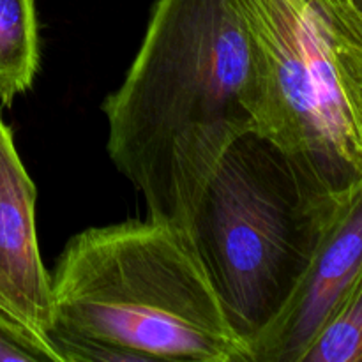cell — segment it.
Returning a JSON list of instances; mask_svg holds the SVG:
<instances>
[{"label": "cell", "instance_id": "cell-7", "mask_svg": "<svg viewBox=\"0 0 362 362\" xmlns=\"http://www.w3.org/2000/svg\"><path fill=\"white\" fill-rule=\"evenodd\" d=\"M39 67L34 0H0V103L30 88Z\"/></svg>", "mask_w": 362, "mask_h": 362}, {"label": "cell", "instance_id": "cell-4", "mask_svg": "<svg viewBox=\"0 0 362 362\" xmlns=\"http://www.w3.org/2000/svg\"><path fill=\"white\" fill-rule=\"evenodd\" d=\"M334 209L308 193L288 156L258 131L237 138L209 177L187 233L250 354L296 292Z\"/></svg>", "mask_w": 362, "mask_h": 362}, {"label": "cell", "instance_id": "cell-2", "mask_svg": "<svg viewBox=\"0 0 362 362\" xmlns=\"http://www.w3.org/2000/svg\"><path fill=\"white\" fill-rule=\"evenodd\" d=\"M62 362H251L186 230L151 219L94 226L52 276Z\"/></svg>", "mask_w": 362, "mask_h": 362}, {"label": "cell", "instance_id": "cell-1", "mask_svg": "<svg viewBox=\"0 0 362 362\" xmlns=\"http://www.w3.org/2000/svg\"><path fill=\"white\" fill-rule=\"evenodd\" d=\"M103 112L110 158L147 218L187 232L226 148L258 127L260 73L235 0H156Z\"/></svg>", "mask_w": 362, "mask_h": 362}, {"label": "cell", "instance_id": "cell-9", "mask_svg": "<svg viewBox=\"0 0 362 362\" xmlns=\"http://www.w3.org/2000/svg\"><path fill=\"white\" fill-rule=\"evenodd\" d=\"M57 362L53 354L0 313V362Z\"/></svg>", "mask_w": 362, "mask_h": 362}, {"label": "cell", "instance_id": "cell-6", "mask_svg": "<svg viewBox=\"0 0 362 362\" xmlns=\"http://www.w3.org/2000/svg\"><path fill=\"white\" fill-rule=\"evenodd\" d=\"M0 313L60 361L52 343V274L35 230V186L0 117Z\"/></svg>", "mask_w": 362, "mask_h": 362}, {"label": "cell", "instance_id": "cell-3", "mask_svg": "<svg viewBox=\"0 0 362 362\" xmlns=\"http://www.w3.org/2000/svg\"><path fill=\"white\" fill-rule=\"evenodd\" d=\"M260 73L258 133L334 209L362 182V14L352 0H235Z\"/></svg>", "mask_w": 362, "mask_h": 362}, {"label": "cell", "instance_id": "cell-8", "mask_svg": "<svg viewBox=\"0 0 362 362\" xmlns=\"http://www.w3.org/2000/svg\"><path fill=\"white\" fill-rule=\"evenodd\" d=\"M300 362H362V269Z\"/></svg>", "mask_w": 362, "mask_h": 362}, {"label": "cell", "instance_id": "cell-5", "mask_svg": "<svg viewBox=\"0 0 362 362\" xmlns=\"http://www.w3.org/2000/svg\"><path fill=\"white\" fill-rule=\"evenodd\" d=\"M361 269L362 182L325 221L288 304L251 346V362H300Z\"/></svg>", "mask_w": 362, "mask_h": 362}]
</instances>
